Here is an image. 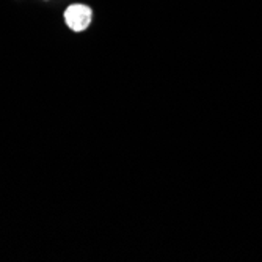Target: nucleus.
Masks as SVG:
<instances>
[{
    "instance_id": "nucleus-1",
    "label": "nucleus",
    "mask_w": 262,
    "mask_h": 262,
    "mask_svg": "<svg viewBox=\"0 0 262 262\" xmlns=\"http://www.w3.org/2000/svg\"><path fill=\"white\" fill-rule=\"evenodd\" d=\"M63 16H64L66 26L73 32L80 33V32H85L91 26L93 10L83 4H73L64 10Z\"/></svg>"
}]
</instances>
